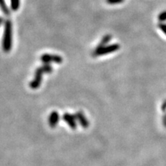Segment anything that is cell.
I'll use <instances>...</instances> for the list:
<instances>
[{"label": "cell", "mask_w": 166, "mask_h": 166, "mask_svg": "<svg viewBox=\"0 0 166 166\" xmlns=\"http://www.w3.org/2000/svg\"><path fill=\"white\" fill-rule=\"evenodd\" d=\"M12 45V24L10 20H6L4 25V32L2 37V46L5 52H9Z\"/></svg>", "instance_id": "1"}, {"label": "cell", "mask_w": 166, "mask_h": 166, "mask_svg": "<svg viewBox=\"0 0 166 166\" xmlns=\"http://www.w3.org/2000/svg\"><path fill=\"white\" fill-rule=\"evenodd\" d=\"M120 49V45L118 43L112 44V45H107L103 47L96 48L95 51L92 52L93 56H100V55H106V54L112 53L114 52H116Z\"/></svg>", "instance_id": "2"}, {"label": "cell", "mask_w": 166, "mask_h": 166, "mask_svg": "<svg viewBox=\"0 0 166 166\" xmlns=\"http://www.w3.org/2000/svg\"><path fill=\"white\" fill-rule=\"evenodd\" d=\"M62 58L58 55H52V54H44L41 56V61L44 63H62Z\"/></svg>", "instance_id": "3"}, {"label": "cell", "mask_w": 166, "mask_h": 166, "mask_svg": "<svg viewBox=\"0 0 166 166\" xmlns=\"http://www.w3.org/2000/svg\"><path fill=\"white\" fill-rule=\"evenodd\" d=\"M44 72L42 71V69L41 67H39V69H36V76H35V79L34 80L32 81V82L30 84L31 85V87L32 88H37L39 87V85H40V83H41V79H42V74Z\"/></svg>", "instance_id": "4"}, {"label": "cell", "mask_w": 166, "mask_h": 166, "mask_svg": "<svg viewBox=\"0 0 166 166\" xmlns=\"http://www.w3.org/2000/svg\"><path fill=\"white\" fill-rule=\"evenodd\" d=\"M111 40H112V36L111 35H105V36H103V38L102 39V40L100 41V42H99V44L96 48H100L107 46V44L109 43Z\"/></svg>", "instance_id": "5"}, {"label": "cell", "mask_w": 166, "mask_h": 166, "mask_svg": "<svg viewBox=\"0 0 166 166\" xmlns=\"http://www.w3.org/2000/svg\"><path fill=\"white\" fill-rule=\"evenodd\" d=\"M0 9L6 16H9L10 14V10L6 5L5 0H0Z\"/></svg>", "instance_id": "6"}, {"label": "cell", "mask_w": 166, "mask_h": 166, "mask_svg": "<svg viewBox=\"0 0 166 166\" xmlns=\"http://www.w3.org/2000/svg\"><path fill=\"white\" fill-rule=\"evenodd\" d=\"M20 0H10V6L12 11H17L19 9Z\"/></svg>", "instance_id": "7"}, {"label": "cell", "mask_w": 166, "mask_h": 166, "mask_svg": "<svg viewBox=\"0 0 166 166\" xmlns=\"http://www.w3.org/2000/svg\"><path fill=\"white\" fill-rule=\"evenodd\" d=\"M158 19L159 22H165L166 21V10L163 11L161 13H159V15L158 16Z\"/></svg>", "instance_id": "8"}, {"label": "cell", "mask_w": 166, "mask_h": 166, "mask_svg": "<svg viewBox=\"0 0 166 166\" xmlns=\"http://www.w3.org/2000/svg\"><path fill=\"white\" fill-rule=\"evenodd\" d=\"M106 2L109 3V4H119V3H122V2H124V0H106Z\"/></svg>", "instance_id": "9"}, {"label": "cell", "mask_w": 166, "mask_h": 166, "mask_svg": "<svg viewBox=\"0 0 166 166\" xmlns=\"http://www.w3.org/2000/svg\"><path fill=\"white\" fill-rule=\"evenodd\" d=\"M158 28L162 30V32H163L165 35H166V24L161 22V23L158 24Z\"/></svg>", "instance_id": "10"}, {"label": "cell", "mask_w": 166, "mask_h": 166, "mask_svg": "<svg viewBox=\"0 0 166 166\" xmlns=\"http://www.w3.org/2000/svg\"><path fill=\"white\" fill-rule=\"evenodd\" d=\"M3 23V18L2 17H0V26H1V25Z\"/></svg>", "instance_id": "11"}]
</instances>
